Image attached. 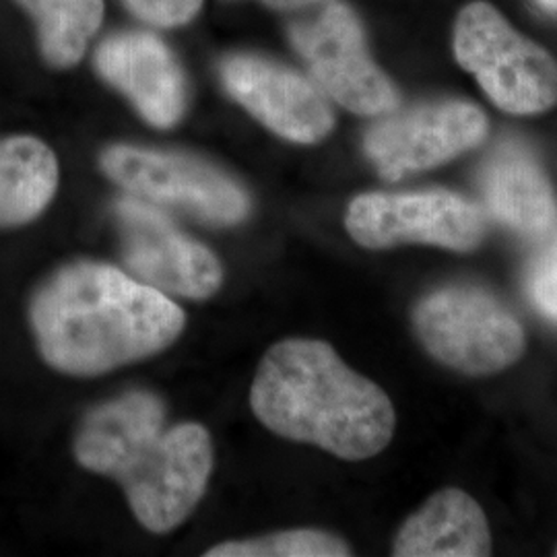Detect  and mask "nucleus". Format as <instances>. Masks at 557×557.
<instances>
[{
	"label": "nucleus",
	"mask_w": 557,
	"mask_h": 557,
	"mask_svg": "<svg viewBox=\"0 0 557 557\" xmlns=\"http://www.w3.org/2000/svg\"><path fill=\"white\" fill-rule=\"evenodd\" d=\"M487 135L483 110L467 101H434L393 110L366 133L363 149L384 180L405 178L455 160Z\"/></svg>",
	"instance_id": "obj_10"
},
{
	"label": "nucleus",
	"mask_w": 557,
	"mask_h": 557,
	"mask_svg": "<svg viewBox=\"0 0 557 557\" xmlns=\"http://www.w3.org/2000/svg\"><path fill=\"white\" fill-rule=\"evenodd\" d=\"M101 170L131 197L176 207L211 225L230 227L250 215V197L238 182L193 156L114 145L101 153Z\"/></svg>",
	"instance_id": "obj_6"
},
{
	"label": "nucleus",
	"mask_w": 557,
	"mask_h": 557,
	"mask_svg": "<svg viewBox=\"0 0 557 557\" xmlns=\"http://www.w3.org/2000/svg\"><path fill=\"white\" fill-rule=\"evenodd\" d=\"M250 407L273 434L314 444L343 460L376 457L397 425L393 400L379 384L317 338H283L264 354Z\"/></svg>",
	"instance_id": "obj_3"
},
{
	"label": "nucleus",
	"mask_w": 557,
	"mask_h": 557,
	"mask_svg": "<svg viewBox=\"0 0 557 557\" xmlns=\"http://www.w3.org/2000/svg\"><path fill=\"white\" fill-rule=\"evenodd\" d=\"M41 359L60 374L94 379L153 358L178 341L186 314L160 289L96 260H77L29 299Z\"/></svg>",
	"instance_id": "obj_1"
},
{
	"label": "nucleus",
	"mask_w": 557,
	"mask_h": 557,
	"mask_svg": "<svg viewBox=\"0 0 557 557\" xmlns=\"http://www.w3.org/2000/svg\"><path fill=\"white\" fill-rule=\"evenodd\" d=\"M492 554L485 512L469 494L448 487L405 520L393 543L397 557H483Z\"/></svg>",
	"instance_id": "obj_14"
},
{
	"label": "nucleus",
	"mask_w": 557,
	"mask_h": 557,
	"mask_svg": "<svg viewBox=\"0 0 557 557\" xmlns=\"http://www.w3.org/2000/svg\"><path fill=\"white\" fill-rule=\"evenodd\" d=\"M481 193L490 213L522 236L554 230L557 202L537 158L515 140H504L483 163Z\"/></svg>",
	"instance_id": "obj_13"
},
{
	"label": "nucleus",
	"mask_w": 557,
	"mask_h": 557,
	"mask_svg": "<svg viewBox=\"0 0 557 557\" xmlns=\"http://www.w3.org/2000/svg\"><path fill=\"white\" fill-rule=\"evenodd\" d=\"M345 227L370 250L418 242L469 252L485 238L481 209L450 190L359 195L347 209Z\"/></svg>",
	"instance_id": "obj_8"
},
{
	"label": "nucleus",
	"mask_w": 557,
	"mask_h": 557,
	"mask_svg": "<svg viewBox=\"0 0 557 557\" xmlns=\"http://www.w3.org/2000/svg\"><path fill=\"white\" fill-rule=\"evenodd\" d=\"M73 455L83 469L114 479L140 524L165 535L195 512L215 465L205 425H168L158 395L131 391L89 411Z\"/></svg>",
	"instance_id": "obj_2"
},
{
	"label": "nucleus",
	"mask_w": 557,
	"mask_h": 557,
	"mask_svg": "<svg viewBox=\"0 0 557 557\" xmlns=\"http://www.w3.org/2000/svg\"><path fill=\"white\" fill-rule=\"evenodd\" d=\"M524 287L539 312L557 324V234L529 262Z\"/></svg>",
	"instance_id": "obj_18"
},
{
	"label": "nucleus",
	"mask_w": 557,
	"mask_h": 557,
	"mask_svg": "<svg viewBox=\"0 0 557 557\" xmlns=\"http://www.w3.org/2000/svg\"><path fill=\"white\" fill-rule=\"evenodd\" d=\"M122 242V259L133 277L165 296L209 299L220 292V259L195 238L186 236L153 202L124 197L114 205Z\"/></svg>",
	"instance_id": "obj_9"
},
{
	"label": "nucleus",
	"mask_w": 557,
	"mask_h": 557,
	"mask_svg": "<svg viewBox=\"0 0 557 557\" xmlns=\"http://www.w3.org/2000/svg\"><path fill=\"white\" fill-rule=\"evenodd\" d=\"M556 556H557V547H556Z\"/></svg>",
	"instance_id": "obj_22"
},
{
	"label": "nucleus",
	"mask_w": 557,
	"mask_h": 557,
	"mask_svg": "<svg viewBox=\"0 0 557 557\" xmlns=\"http://www.w3.org/2000/svg\"><path fill=\"white\" fill-rule=\"evenodd\" d=\"M539 7L545 9L547 13H556L557 15V0H537Z\"/></svg>",
	"instance_id": "obj_21"
},
{
	"label": "nucleus",
	"mask_w": 557,
	"mask_h": 557,
	"mask_svg": "<svg viewBox=\"0 0 557 557\" xmlns=\"http://www.w3.org/2000/svg\"><path fill=\"white\" fill-rule=\"evenodd\" d=\"M207 557H345L351 547L343 539L319 531L296 529L257 539L227 541L205 552Z\"/></svg>",
	"instance_id": "obj_17"
},
{
	"label": "nucleus",
	"mask_w": 557,
	"mask_h": 557,
	"mask_svg": "<svg viewBox=\"0 0 557 557\" xmlns=\"http://www.w3.org/2000/svg\"><path fill=\"white\" fill-rule=\"evenodd\" d=\"M301 59L322 94L359 116H382L398 108V91L372 60L358 15L329 2L292 29Z\"/></svg>",
	"instance_id": "obj_7"
},
{
	"label": "nucleus",
	"mask_w": 557,
	"mask_h": 557,
	"mask_svg": "<svg viewBox=\"0 0 557 557\" xmlns=\"http://www.w3.org/2000/svg\"><path fill=\"white\" fill-rule=\"evenodd\" d=\"M413 329L432 358L469 376L496 374L524 354V329L492 294L471 285L432 292L413 310Z\"/></svg>",
	"instance_id": "obj_5"
},
{
	"label": "nucleus",
	"mask_w": 557,
	"mask_h": 557,
	"mask_svg": "<svg viewBox=\"0 0 557 557\" xmlns=\"http://www.w3.org/2000/svg\"><path fill=\"white\" fill-rule=\"evenodd\" d=\"M128 9L147 23L176 27L199 13L202 0H126Z\"/></svg>",
	"instance_id": "obj_19"
},
{
	"label": "nucleus",
	"mask_w": 557,
	"mask_h": 557,
	"mask_svg": "<svg viewBox=\"0 0 557 557\" xmlns=\"http://www.w3.org/2000/svg\"><path fill=\"white\" fill-rule=\"evenodd\" d=\"M59 161L44 140H0V230L38 220L59 190Z\"/></svg>",
	"instance_id": "obj_15"
},
{
	"label": "nucleus",
	"mask_w": 557,
	"mask_h": 557,
	"mask_svg": "<svg viewBox=\"0 0 557 557\" xmlns=\"http://www.w3.org/2000/svg\"><path fill=\"white\" fill-rule=\"evenodd\" d=\"M262 2L269 4V7H275V9H301V7L319 4L324 0H262Z\"/></svg>",
	"instance_id": "obj_20"
},
{
	"label": "nucleus",
	"mask_w": 557,
	"mask_h": 557,
	"mask_svg": "<svg viewBox=\"0 0 557 557\" xmlns=\"http://www.w3.org/2000/svg\"><path fill=\"white\" fill-rule=\"evenodd\" d=\"M96 64L101 77L133 101L149 124H178L186 110V79L163 41L143 32L112 36L101 44Z\"/></svg>",
	"instance_id": "obj_12"
},
{
	"label": "nucleus",
	"mask_w": 557,
	"mask_h": 557,
	"mask_svg": "<svg viewBox=\"0 0 557 557\" xmlns=\"http://www.w3.org/2000/svg\"><path fill=\"white\" fill-rule=\"evenodd\" d=\"M455 57L508 114L531 116L557 103V60L518 34L490 2L475 0L458 13Z\"/></svg>",
	"instance_id": "obj_4"
},
{
	"label": "nucleus",
	"mask_w": 557,
	"mask_h": 557,
	"mask_svg": "<svg viewBox=\"0 0 557 557\" xmlns=\"http://www.w3.org/2000/svg\"><path fill=\"white\" fill-rule=\"evenodd\" d=\"M221 77L230 96L283 139L312 145L335 126L319 85L283 64L238 54L223 62Z\"/></svg>",
	"instance_id": "obj_11"
},
{
	"label": "nucleus",
	"mask_w": 557,
	"mask_h": 557,
	"mask_svg": "<svg viewBox=\"0 0 557 557\" xmlns=\"http://www.w3.org/2000/svg\"><path fill=\"white\" fill-rule=\"evenodd\" d=\"M34 15L40 32L41 52L52 66L77 64L87 41L100 29L103 0H20Z\"/></svg>",
	"instance_id": "obj_16"
}]
</instances>
